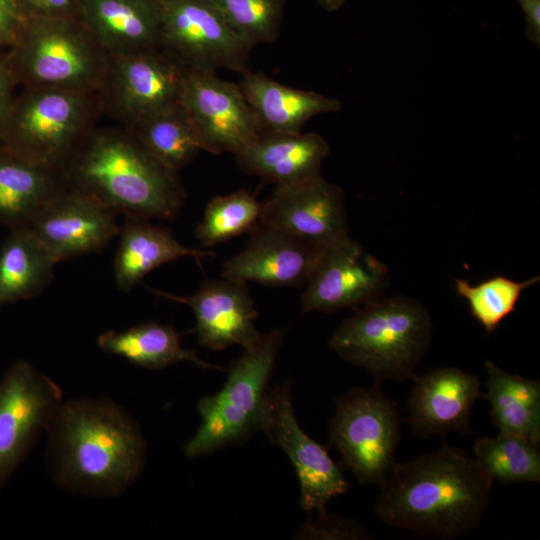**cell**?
Wrapping results in <instances>:
<instances>
[{
    "label": "cell",
    "instance_id": "d6986e66",
    "mask_svg": "<svg viewBox=\"0 0 540 540\" xmlns=\"http://www.w3.org/2000/svg\"><path fill=\"white\" fill-rule=\"evenodd\" d=\"M413 379L408 408L409 422L417 437L474 433L471 410L474 403L485 396L476 375L456 367H443Z\"/></svg>",
    "mask_w": 540,
    "mask_h": 540
},
{
    "label": "cell",
    "instance_id": "7402d4cb",
    "mask_svg": "<svg viewBox=\"0 0 540 540\" xmlns=\"http://www.w3.org/2000/svg\"><path fill=\"white\" fill-rule=\"evenodd\" d=\"M81 17L109 55L161 47L158 0H79Z\"/></svg>",
    "mask_w": 540,
    "mask_h": 540
},
{
    "label": "cell",
    "instance_id": "cb8c5ba5",
    "mask_svg": "<svg viewBox=\"0 0 540 540\" xmlns=\"http://www.w3.org/2000/svg\"><path fill=\"white\" fill-rule=\"evenodd\" d=\"M118 235L114 278L117 288L124 292L131 291L145 275L163 264L183 257L200 260L216 255L211 250L184 246L170 229L153 225L150 220L126 218Z\"/></svg>",
    "mask_w": 540,
    "mask_h": 540
},
{
    "label": "cell",
    "instance_id": "e0dca14e",
    "mask_svg": "<svg viewBox=\"0 0 540 540\" xmlns=\"http://www.w3.org/2000/svg\"><path fill=\"white\" fill-rule=\"evenodd\" d=\"M249 233L244 249L223 264L221 277L269 287H301L327 251L260 223Z\"/></svg>",
    "mask_w": 540,
    "mask_h": 540
},
{
    "label": "cell",
    "instance_id": "30bf717a",
    "mask_svg": "<svg viewBox=\"0 0 540 540\" xmlns=\"http://www.w3.org/2000/svg\"><path fill=\"white\" fill-rule=\"evenodd\" d=\"M161 47L188 69L242 72L252 47L211 0H158Z\"/></svg>",
    "mask_w": 540,
    "mask_h": 540
},
{
    "label": "cell",
    "instance_id": "5bb4252c",
    "mask_svg": "<svg viewBox=\"0 0 540 540\" xmlns=\"http://www.w3.org/2000/svg\"><path fill=\"white\" fill-rule=\"evenodd\" d=\"M259 223L322 250L350 238L344 191L323 176L298 185L276 187L262 203Z\"/></svg>",
    "mask_w": 540,
    "mask_h": 540
},
{
    "label": "cell",
    "instance_id": "7a4b0ae2",
    "mask_svg": "<svg viewBox=\"0 0 540 540\" xmlns=\"http://www.w3.org/2000/svg\"><path fill=\"white\" fill-rule=\"evenodd\" d=\"M47 431L52 475L71 492L117 495L142 470L143 434L134 419L108 399L62 403Z\"/></svg>",
    "mask_w": 540,
    "mask_h": 540
},
{
    "label": "cell",
    "instance_id": "d6a6232c",
    "mask_svg": "<svg viewBox=\"0 0 540 540\" xmlns=\"http://www.w3.org/2000/svg\"><path fill=\"white\" fill-rule=\"evenodd\" d=\"M295 539L310 540H365L372 539L371 534L359 521L338 515H330L327 511L318 513V517H310L295 534Z\"/></svg>",
    "mask_w": 540,
    "mask_h": 540
},
{
    "label": "cell",
    "instance_id": "4fadbf2b",
    "mask_svg": "<svg viewBox=\"0 0 540 540\" xmlns=\"http://www.w3.org/2000/svg\"><path fill=\"white\" fill-rule=\"evenodd\" d=\"M181 104L211 154L235 155L261 133L239 85L215 71L188 69Z\"/></svg>",
    "mask_w": 540,
    "mask_h": 540
},
{
    "label": "cell",
    "instance_id": "52a82bcc",
    "mask_svg": "<svg viewBox=\"0 0 540 540\" xmlns=\"http://www.w3.org/2000/svg\"><path fill=\"white\" fill-rule=\"evenodd\" d=\"M282 343L279 329L261 334L232 363L223 388L198 401L202 422L184 446L187 457L237 444L260 428L268 383Z\"/></svg>",
    "mask_w": 540,
    "mask_h": 540
},
{
    "label": "cell",
    "instance_id": "ffe728a7",
    "mask_svg": "<svg viewBox=\"0 0 540 540\" xmlns=\"http://www.w3.org/2000/svg\"><path fill=\"white\" fill-rule=\"evenodd\" d=\"M330 153L321 135L301 131L260 133L234 156L243 172L284 187L322 177V164Z\"/></svg>",
    "mask_w": 540,
    "mask_h": 540
},
{
    "label": "cell",
    "instance_id": "9c48e42d",
    "mask_svg": "<svg viewBox=\"0 0 540 540\" xmlns=\"http://www.w3.org/2000/svg\"><path fill=\"white\" fill-rule=\"evenodd\" d=\"M188 68L162 47L109 55L97 91L103 114L133 128L181 103Z\"/></svg>",
    "mask_w": 540,
    "mask_h": 540
},
{
    "label": "cell",
    "instance_id": "5b68a950",
    "mask_svg": "<svg viewBox=\"0 0 540 540\" xmlns=\"http://www.w3.org/2000/svg\"><path fill=\"white\" fill-rule=\"evenodd\" d=\"M5 50L21 87L97 92L109 62L82 17L28 15Z\"/></svg>",
    "mask_w": 540,
    "mask_h": 540
},
{
    "label": "cell",
    "instance_id": "3957f363",
    "mask_svg": "<svg viewBox=\"0 0 540 540\" xmlns=\"http://www.w3.org/2000/svg\"><path fill=\"white\" fill-rule=\"evenodd\" d=\"M65 182L126 218L172 221L186 193L178 172L160 163L133 130L95 126L62 170Z\"/></svg>",
    "mask_w": 540,
    "mask_h": 540
},
{
    "label": "cell",
    "instance_id": "277c9868",
    "mask_svg": "<svg viewBox=\"0 0 540 540\" xmlns=\"http://www.w3.org/2000/svg\"><path fill=\"white\" fill-rule=\"evenodd\" d=\"M354 311L336 328L329 348L367 370L377 384L413 379L432 339V321L424 305L395 296L379 298Z\"/></svg>",
    "mask_w": 540,
    "mask_h": 540
},
{
    "label": "cell",
    "instance_id": "7c38bea8",
    "mask_svg": "<svg viewBox=\"0 0 540 540\" xmlns=\"http://www.w3.org/2000/svg\"><path fill=\"white\" fill-rule=\"evenodd\" d=\"M61 404L60 387L27 361L6 370L0 381V486L48 429Z\"/></svg>",
    "mask_w": 540,
    "mask_h": 540
},
{
    "label": "cell",
    "instance_id": "e575fe53",
    "mask_svg": "<svg viewBox=\"0 0 540 540\" xmlns=\"http://www.w3.org/2000/svg\"><path fill=\"white\" fill-rule=\"evenodd\" d=\"M27 16L81 17L79 0H22Z\"/></svg>",
    "mask_w": 540,
    "mask_h": 540
},
{
    "label": "cell",
    "instance_id": "d4e9b609",
    "mask_svg": "<svg viewBox=\"0 0 540 540\" xmlns=\"http://www.w3.org/2000/svg\"><path fill=\"white\" fill-rule=\"evenodd\" d=\"M490 416L500 433L540 443V380L509 373L485 361Z\"/></svg>",
    "mask_w": 540,
    "mask_h": 540
},
{
    "label": "cell",
    "instance_id": "f546056e",
    "mask_svg": "<svg viewBox=\"0 0 540 540\" xmlns=\"http://www.w3.org/2000/svg\"><path fill=\"white\" fill-rule=\"evenodd\" d=\"M262 203L244 189L213 197L196 228L197 239L212 247L250 232L260 222Z\"/></svg>",
    "mask_w": 540,
    "mask_h": 540
},
{
    "label": "cell",
    "instance_id": "83f0119b",
    "mask_svg": "<svg viewBox=\"0 0 540 540\" xmlns=\"http://www.w3.org/2000/svg\"><path fill=\"white\" fill-rule=\"evenodd\" d=\"M130 129L160 163L174 172L179 173L203 150L181 103L147 117Z\"/></svg>",
    "mask_w": 540,
    "mask_h": 540
},
{
    "label": "cell",
    "instance_id": "8992f818",
    "mask_svg": "<svg viewBox=\"0 0 540 540\" xmlns=\"http://www.w3.org/2000/svg\"><path fill=\"white\" fill-rule=\"evenodd\" d=\"M102 114L97 92L22 87L0 125V144L62 171Z\"/></svg>",
    "mask_w": 540,
    "mask_h": 540
},
{
    "label": "cell",
    "instance_id": "2e32d148",
    "mask_svg": "<svg viewBox=\"0 0 540 540\" xmlns=\"http://www.w3.org/2000/svg\"><path fill=\"white\" fill-rule=\"evenodd\" d=\"M116 216L96 199L66 184L27 228L58 263L109 244L120 232Z\"/></svg>",
    "mask_w": 540,
    "mask_h": 540
},
{
    "label": "cell",
    "instance_id": "d590c367",
    "mask_svg": "<svg viewBox=\"0 0 540 540\" xmlns=\"http://www.w3.org/2000/svg\"><path fill=\"white\" fill-rule=\"evenodd\" d=\"M18 86L6 50L0 48V125L16 95Z\"/></svg>",
    "mask_w": 540,
    "mask_h": 540
},
{
    "label": "cell",
    "instance_id": "8d00e7d4",
    "mask_svg": "<svg viewBox=\"0 0 540 540\" xmlns=\"http://www.w3.org/2000/svg\"><path fill=\"white\" fill-rule=\"evenodd\" d=\"M524 13L526 36L540 46V0H516Z\"/></svg>",
    "mask_w": 540,
    "mask_h": 540
},
{
    "label": "cell",
    "instance_id": "484cf974",
    "mask_svg": "<svg viewBox=\"0 0 540 540\" xmlns=\"http://www.w3.org/2000/svg\"><path fill=\"white\" fill-rule=\"evenodd\" d=\"M99 347L147 369H162L178 362H189L206 369H227L208 363L182 346L170 325L147 322L124 331H107L97 338Z\"/></svg>",
    "mask_w": 540,
    "mask_h": 540
},
{
    "label": "cell",
    "instance_id": "74e56055",
    "mask_svg": "<svg viewBox=\"0 0 540 540\" xmlns=\"http://www.w3.org/2000/svg\"><path fill=\"white\" fill-rule=\"evenodd\" d=\"M318 3L327 11L334 12L340 9L345 0H317Z\"/></svg>",
    "mask_w": 540,
    "mask_h": 540
},
{
    "label": "cell",
    "instance_id": "ba28073f",
    "mask_svg": "<svg viewBox=\"0 0 540 540\" xmlns=\"http://www.w3.org/2000/svg\"><path fill=\"white\" fill-rule=\"evenodd\" d=\"M401 427L397 403L375 383L353 387L335 400L329 421V443L341 456V466L362 485L387 478L394 464Z\"/></svg>",
    "mask_w": 540,
    "mask_h": 540
},
{
    "label": "cell",
    "instance_id": "44dd1931",
    "mask_svg": "<svg viewBox=\"0 0 540 540\" xmlns=\"http://www.w3.org/2000/svg\"><path fill=\"white\" fill-rule=\"evenodd\" d=\"M261 133L301 132L311 118L342 109L338 99L286 86L248 68L238 83Z\"/></svg>",
    "mask_w": 540,
    "mask_h": 540
},
{
    "label": "cell",
    "instance_id": "ac0fdd59",
    "mask_svg": "<svg viewBox=\"0 0 540 540\" xmlns=\"http://www.w3.org/2000/svg\"><path fill=\"white\" fill-rule=\"evenodd\" d=\"M153 293L189 306L196 320L197 338L203 347L223 350L232 345L247 348L261 336L255 326L258 312L246 283L223 278L205 281L189 296L148 287Z\"/></svg>",
    "mask_w": 540,
    "mask_h": 540
},
{
    "label": "cell",
    "instance_id": "4316f807",
    "mask_svg": "<svg viewBox=\"0 0 540 540\" xmlns=\"http://www.w3.org/2000/svg\"><path fill=\"white\" fill-rule=\"evenodd\" d=\"M56 263L28 228L11 230L0 250V306L37 295Z\"/></svg>",
    "mask_w": 540,
    "mask_h": 540
},
{
    "label": "cell",
    "instance_id": "603a6c76",
    "mask_svg": "<svg viewBox=\"0 0 540 540\" xmlns=\"http://www.w3.org/2000/svg\"><path fill=\"white\" fill-rule=\"evenodd\" d=\"M65 186L62 171L0 144V224L27 228Z\"/></svg>",
    "mask_w": 540,
    "mask_h": 540
},
{
    "label": "cell",
    "instance_id": "6da1fadb",
    "mask_svg": "<svg viewBox=\"0 0 540 540\" xmlns=\"http://www.w3.org/2000/svg\"><path fill=\"white\" fill-rule=\"evenodd\" d=\"M493 480L465 450L444 444L405 463H395L379 485V520L422 538L457 539L481 522Z\"/></svg>",
    "mask_w": 540,
    "mask_h": 540
},
{
    "label": "cell",
    "instance_id": "836d02e7",
    "mask_svg": "<svg viewBox=\"0 0 540 540\" xmlns=\"http://www.w3.org/2000/svg\"><path fill=\"white\" fill-rule=\"evenodd\" d=\"M27 18L22 0H0V48L6 49Z\"/></svg>",
    "mask_w": 540,
    "mask_h": 540
},
{
    "label": "cell",
    "instance_id": "f1b7e54d",
    "mask_svg": "<svg viewBox=\"0 0 540 540\" xmlns=\"http://www.w3.org/2000/svg\"><path fill=\"white\" fill-rule=\"evenodd\" d=\"M473 451V457L493 481L540 482L539 445L499 432L496 437L478 438Z\"/></svg>",
    "mask_w": 540,
    "mask_h": 540
},
{
    "label": "cell",
    "instance_id": "4dcf8cb0",
    "mask_svg": "<svg viewBox=\"0 0 540 540\" xmlns=\"http://www.w3.org/2000/svg\"><path fill=\"white\" fill-rule=\"evenodd\" d=\"M539 280L536 276L520 282L500 275L471 285L467 280L458 278L455 290L467 301L473 318L487 333H492L515 310L522 292Z\"/></svg>",
    "mask_w": 540,
    "mask_h": 540
},
{
    "label": "cell",
    "instance_id": "9a60e30c",
    "mask_svg": "<svg viewBox=\"0 0 540 540\" xmlns=\"http://www.w3.org/2000/svg\"><path fill=\"white\" fill-rule=\"evenodd\" d=\"M388 281L386 265L349 238L325 252L302 294V312L356 310L381 298Z\"/></svg>",
    "mask_w": 540,
    "mask_h": 540
},
{
    "label": "cell",
    "instance_id": "8fae6325",
    "mask_svg": "<svg viewBox=\"0 0 540 540\" xmlns=\"http://www.w3.org/2000/svg\"><path fill=\"white\" fill-rule=\"evenodd\" d=\"M259 429L291 461L300 485L299 503L302 509L325 512L332 498L349 490L341 464L335 463L325 447L300 427L289 383L268 389Z\"/></svg>",
    "mask_w": 540,
    "mask_h": 540
},
{
    "label": "cell",
    "instance_id": "1f68e13d",
    "mask_svg": "<svg viewBox=\"0 0 540 540\" xmlns=\"http://www.w3.org/2000/svg\"><path fill=\"white\" fill-rule=\"evenodd\" d=\"M231 28L252 48L280 33L285 0H211Z\"/></svg>",
    "mask_w": 540,
    "mask_h": 540
}]
</instances>
